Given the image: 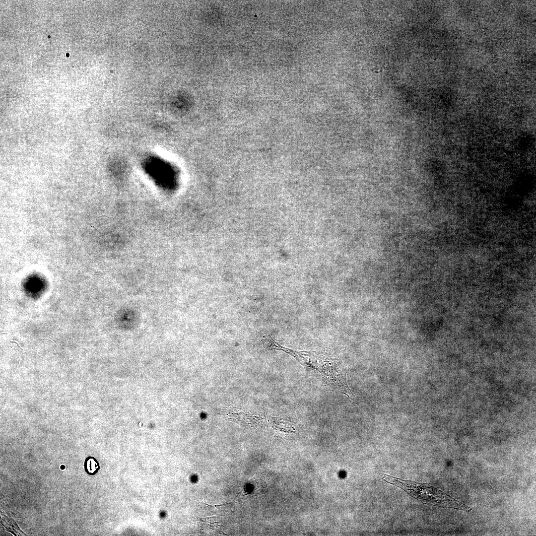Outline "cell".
<instances>
[{
  "label": "cell",
  "instance_id": "cell-4",
  "mask_svg": "<svg viewBox=\"0 0 536 536\" xmlns=\"http://www.w3.org/2000/svg\"><path fill=\"white\" fill-rule=\"evenodd\" d=\"M10 342H14V343H16V344H17V345H18L19 346V347L20 348H21L22 349H23V348H22V347H21V346H20V345H19V344H18V343L17 342H16V341H11V340H10Z\"/></svg>",
  "mask_w": 536,
  "mask_h": 536
},
{
  "label": "cell",
  "instance_id": "cell-3",
  "mask_svg": "<svg viewBox=\"0 0 536 536\" xmlns=\"http://www.w3.org/2000/svg\"><path fill=\"white\" fill-rule=\"evenodd\" d=\"M84 468L86 472L91 474L95 473L99 468L98 462L92 457H88L86 459Z\"/></svg>",
  "mask_w": 536,
  "mask_h": 536
},
{
  "label": "cell",
  "instance_id": "cell-2",
  "mask_svg": "<svg viewBox=\"0 0 536 536\" xmlns=\"http://www.w3.org/2000/svg\"><path fill=\"white\" fill-rule=\"evenodd\" d=\"M383 479L401 488L411 497L423 503L434 506L452 508L469 511L471 509L451 496L431 486L409 480H405L385 474Z\"/></svg>",
  "mask_w": 536,
  "mask_h": 536
},
{
  "label": "cell",
  "instance_id": "cell-1",
  "mask_svg": "<svg viewBox=\"0 0 536 536\" xmlns=\"http://www.w3.org/2000/svg\"><path fill=\"white\" fill-rule=\"evenodd\" d=\"M282 351L294 357L311 374L334 388L350 392L346 377L330 357L312 351H296L283 347Z\"/></svg>",
  "mask_w": 536,
  "mask_h": 536
}]
</instances>
